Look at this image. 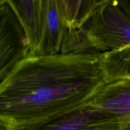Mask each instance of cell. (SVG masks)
I'll return each instance as SVG.
<instances>
[{
    "label": "cell",
    "mask_w": 130,
    "mask_h": 130,
    "mask_svg": "<svg viewBox=\"0 0 130 130\" xmlns=\"http://www.w3.org/2000/svg\"><path fill=\"white\" fill-rule=\"evenodd\" d=\"M101 55L22 58L1 79L0 129H29L87 105L107 84Z\"/></svg>",
    "instance_id": "6da1fadb"
},
{
    "label": "cell",
    "mask_w": 130,
    "mask_h": 130,
    "mask_svg": "<svg viewBox=\"0 0 130 130\" xmlns=\"http://www.w3.org/2000/svg\"><path fill=\"white\" fill-rule=\"evenodd\" d=\"M130 46V1H95L78 28L67 33L61 53H104Z\"/></svg>",
    "instance_id": "7a4b0ae2"
},
{
    "label": "cell",
    "mask_w": 130,
    "mask_h": 130,
    "mask_svg": "<svg viewBox=\"0 0 130 130\" xmlns=\"http://www.w3.org/2000/svg\"><path fill=\"white\" fill-rule=\"evenodd\" d=\"M8 4L23 28L28 54L60 53L69 32L60 0H9Z\"/></svg>",
    "instance_id": "3957f363"
},
{
    "label": "cell",
    "mask_w": 130,
    "mask_h": 130,
    "mask_svg": "<svg viewBox=\"0 0 130 130\" xmlns=\"http://www.w3.org/2000/svg\"><path fill=\"white\" fill-rule=\"evenodd\" d=\"M25 130H130V118L107 115L88 104L73 112Z\"/></svg>",
    "instance_id": "277c9868"
},
{
    "label": "cell",
    "mask_w": 130,
    "mask_h": 130,
    "mask_svg": "<svg viewBox=\"0 0 130 130\" xmlns=\"http://www.w3.org/2000/svg\"><path fill=\"white\" fill-rule=\"evenodd\" d=\"M1 79L15 63L28 55L24 31L6 0L0 1Z\"/></svg>",
    "instance_id": "5b68a950"
},
{
    "label": "cell",
    "mask_w": 130,
    "mask_h": 130,
    "mask_svg": "<svg viewBox=\"0 0 130 130\" xmlns=\"http://www.w3.org/2000/svg\"><path fill=\"white\" fill-rule=\"evenodd\" d=\"M88 105L107 115L130 118V77L107 83Z\"/></svg>",
    "instance_id": "8992f818"
},
{
    "label": "cell",
    "mask_w": 130,
    "mask_h": 130,
    "mask_svg": "<svg viewBox=\"0 0 130 130\" xmlns=\"http://www.w3.org/2000/svg\"><path fill=\"white\" fill-rule=\"evenodd\" d=\"M101 65L107 83L130 77V46L102 53Z\"/></svg>",
    "instance_id": "52a82bcc"
}]
</instances>
